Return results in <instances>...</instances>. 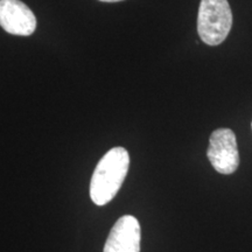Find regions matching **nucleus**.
<instances>
[{"label": "nucleus", "mask_w": 252, "mask_h": 252, "mask_svg": "<svg viewBox=\"0 0 252 252\" xmlns=\"http://www.w3.org/2000/svg\"><path fill=\"white\" fill-rule=\"evenodd\" d=\"M99 1H104V2H118V1H123V0H99Z\"/></svg>", "instance_id": "6"}, {"label": "nucleus", "mask_w": 252, "mask_h": 252, "mask_svg": "<svg viewBox=\"0 0 252 252\" xmlns=\"http://www.w3.org/2000/svg\"><path fill=\"white\" fill-rule=\"evenodd\" d=\"M140 239L139 220L124 215L112 226L103 252H140Z\"/></svg>", "instance_id": "5"}, {"label": "nucleus", "mask_w": 252, "mask_h": 252, "mask_svg": "<svg viewBox=\"0 0 252 252\" xmlns=\"http://www.w3.org/2000/svg\"><path fill=\"white\" fill-rule=\"evenodd\" d=\"M0 26L13 35L30 36L36 30V18L20 0H0Z\"/></svg>", "instance_id": "4"}, {"label": "nucleus", "mask_w": 252, "mask_h": 252, "mask_svg": "<svg viewBox=\"0 0 252 252\" xmlns=\"http://www.w3.org/2000/svg\"><path fill=\"white\" fill-rule=\"evenodd\" d=\"M232 27V13L228 0H201L197 32L208 46H219Z\"/></svg>", "instance_id": "2"}, {"label": "nucleus", "mask_w": 252, "mask_h": 252, "mask_svg": "<svg viewBox=\"0 0 252 252\" xmlns=\"http://www.w3.org/2000/svg\"><path fill=\"white\" fill-rule=\"evenodd\" d=\"M207 157L212 166L220 174L236 172L239 165V153L236 135L230 128L214 131L209 139Z\"/></svg>", "instance_id": "3"}, {"label": "nucleus", "mask_w": 252, "mask_h": 252, "mask_svg": "<svg viewBox=\"0 0 252 252\" xmlns=\"http://www.w3.org/2000/svg\"><path fill=\"white\" fill-rule=\"evenodd\" d=\"M128 166L130 154L124 147H113L99 160L90 182V197L96 206H105L117 195Z\"/></svg>", "instance_id": "1"}]
</instances>
